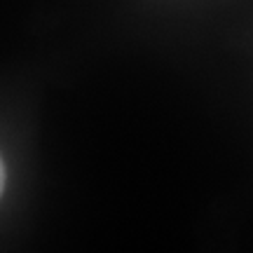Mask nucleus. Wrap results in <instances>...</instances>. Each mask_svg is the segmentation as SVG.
Returning <instances> with one entry per match:
<instances>
[{
    "mask_svg": "<svg viewBox=\"0 0 253 253\" xmlns=\"http://www.w3.org/2000/svg\"><path fill=\"white\" fill-rule=\"evenodd\" d=\"M2 190H5V162L0 157V197H2Z\"/></svg>",
    "mask_w": 253,
    "mask_h": 253,
    "instance_id": "nucleus-1",
    "label": "nucleus"
}]
</instances>
